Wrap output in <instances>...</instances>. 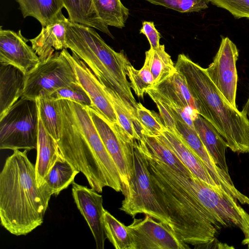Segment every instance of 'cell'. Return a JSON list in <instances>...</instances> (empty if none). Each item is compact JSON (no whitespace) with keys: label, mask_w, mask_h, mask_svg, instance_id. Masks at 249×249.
I'll use <instances>...</instances> for the list:
<instances>
[{"label":"cell","mask_w":249,"mask_h":249,"mask_svg":"<svg viewBox=\"0 0 249 249\" xmlns=\"http://www.w3.org/2000/svg\"><path fill=\"white\" fill-rule=\"evenodd\" d=\"M144 63L153 75L154 87L177 71L171 56L165 51L164 45L157 49L150 48L145 52Z\"/></svg>","instance_id":"cell-26"},{"label":"cell","mask_w":249,"mask_h":249,"mask_svg":"<svg viewBox=\"0 0 249 249\" xmlns=\"http://www.w3.org/2000/svg\"><path fill=\"white\" fill-rule=\"evenodd\" d=\"M180 13L199 12L208 7L210 0H145Z\"/></svg>","instance_id":"cell-35"},{"label":"cell","mask_w":249,"mask_h":249,"mask_svg":"<svg viewBox=\"0 0 249 249\" xmlns=\"http://www.w3.org/2000/svg\"><path fill=\"white\" fill-rule=\"evenodd\" d=\"M157 137L174 152L194 175L207 184L219 188L203 162L177 132L165 129L160 135Z\"/></svg>","instance_id":"cell-18"},{"label":"cell","mask_w":249,"mask_h":249,"mask_svg":"<svg viewBox=\"0 0 249 249\" xmlns=\"http://www.w3.org/2000/svg\"><path fill=\"white\" fill-rule=\"evenodd\" d=\"M134 141L133 174L119 209L134 218L139 213L149 215L171 228L170 220L157 199L144 157Z\"/></svg>","instance_id":"cell-8"},{"label":"cell","mask_w":249,"mask_h":249,"mask_svg":"<svg viewBox=\"0 0 249 249\" xmlns=\"http://www.w3.org/2000/svg\"><path fill=\"white\" fill-rule=\"evenodd\" d=\"M241 111L243 114L247 117L249 121V97L245 105L243 106Z\"/></svg>","instance_id":"cell-39"},{"label":"cell","mask_w":249,"mask_h":249,"mask_svg":"<svg viewBox=\"0 0 249 249\" xmlns=\"http://www.w3.org/2000/svg\"><path fill=\"white\" fill-rule=\"evenodd\" d=\"M61 128L57 142L65 160L87 179L90 187L101 193L105 187L121 191V181L115 163L101 156L80 130L69 101L59 100Z\"/></svg>","instance_id":"cell-5"},{"label":"cell","mask_w":249,"mask_h":249,"mask_svg":"<svg viewBox=\"0 0 249 249\" xmlns=\"http://www.w3.org/2000/svg\"><path fill=\"white\" fill-rule=\"evenodd\" d=\"M238 51L228 37H223L213 61L205 69L206 72L223 97L237 107L236 96L238 75L236 63Z\"/></svg>","instance_id":"cell-12"},{"label":"cell","mask_w":249,"mask_h":249,"mask_svg":"<svg viewBox=\"0 0 249 249\" xmlns=\"http://www.w3.org/2000/svg\"><path fill=\"white\" fill-rule=\"evenodd\" d=\"M39 117L48 133L57 141L61 128L59 101L51 95L40 94L36 98Z\"/></svg>","instance_id":"cell-27"},{"label":"cell","mask_w":249,"mask_h":249,"mask_svg":"<svg viewBox=\"0 0 249 249\" xmlns=\"http://www.w3.org/2000/svg\"><path fill=\"white\" fill-rule=\"evenodd\" d=\"M91 119L108 152L118 168L123 194L133 174L135 140L130 138L118 123L110 124L92 107H88Z\"/></svg>","instance_id":"cell-10"},{"label":"cell","mask_w":249,"mask_h":249,"mask_svg":"<svg viewBox=\"0 0 249 249\" xmlns=\"http://www.w3.org/2000/svg\"><path fill=\"white\" fill-rule=\"evenodd\" d=\"M21 34L0 27V63L14 66L25 74L39 62V58Z\"/></svg>","instance_id":"cell-16"},{"label":"cell","mask_w":249,"mask_h":249,"mask_svg":"<svg viewBox=\"0 0 249 249\" xmlns=\"http://www.w3.org/2000/svg\"><path fill=\"white\" fill-rule=\"evenodd\" d=\"M175 67L185 78L198 114L213 124L232 151L249 153V121L223 97L205 69L184 54L178 55Z\"/></svg>","instance_id":"cell-3"},{"label":"cell","mask_w":249,"mask_h":249,"mask_svg":"<svg viewBox=\"0 0 249 249\" xmlns=\"http://www.w3.org/2000/svg\"><path fill=\"white\" fill-rule=\"evenodd\" d=\"M195 129L216 164L229 174L226 159V142L208 120L198 114L194 120Z\"/></svg>","instance_id":"cell-20"},{"label":"cell","mask_w":249,"mask_h":249,"mask_svg":"<svg viewBox=\"0 0 249 249\" xmlns=\"http://www.w3.org/2000/svg\"><path fill=\"white\" fill-rule=\"evenodd\" d=\"M159 160L164 169L189 190L222 227L238 228L244 235L242 244L249 247V214L234 197L218 187L207 184L194 174L187 176L180 174Z\"/></svg>","instance_id":"cell-6"},{"label":"cell","mask_w":249,"mask_h":249,"mask_svg":"<svg viewBox=\"0 0 249 249\" xmlns=\"http://www.w3.org/2000/svg\"><path fill=\"white\" fill-rule=\"evenodd\" d=\"M140 33L146 37L150 45V48L157 49L160 45V35L156 29L153 22L143 21L142 27L140 30Z\"/></svg>","instance_id":"cell-38"},{"label":"cell","mask_w":249,"mask_h":249,"mask_svg":"<svg viewBox=\"0 0 249 249\" xmlns=\"http://www.w3.org/2000/svg\"><path fill=\"white\" fill-rule=\"evenodd\" d=\"M76 82H78L72 66L61 51L55 52L25 74L21 98L36 99L42 93L52 95Z\"/></svg>","instance_id":"cell-9"},{"label":"cell","mask_w":249,"mask_h":249,"mask_svg":"<svg viewBox=\"0 0 249 249\" xmlns=\"http://www.w3.org/2000/svg\"><path fill=\"white\" fill-rule=\"evenodd\" d=\"M80 173L66 160L57 161L50 171L44 182L52 195L57 196L74 182Z\"/></svg>","instance_id":"cell-30"},{"label":"cell","mask_w":249,"mask_h":249,"mask_svg":"<svg viewBox=\"0 0 249 249\" xmlns=\"http://www.w3.org/2000/svg\"><path fill=\"white\" fill-rule=\"evenodd\" d=\"M146 93L156 104L166 129L173 132H177L176 121L166 103L153 88L148 89L146 91Z\"/></svg>","instance_id":"cell-36"},{"label":"cell","mask_w":249,"mask_h":249,"mask_svg":"<svg viewBox=\"0 0 249 249\" xmlns=\"http://www.w3.org/2000/svg\"><path fill=\"white\" fill-rule=\"evenodd\" d=\"M103 87L113 106L118 124L130 138L140 141L142 129L135 115L113 90Z\"/></svg>","instance_id":"cell-29"},{"label":"cell","mask_w":249,"mask_h":249,"mask_svg":"<svg viewBox=\"0 0 249 249\" xmlns=\"http://www.w3.org/2000/svg\"><path fill=\"white\" fill-rule=\"evenodd\" d=\"M153 89L177 106L198 113L196 103L185 79L177 71Z\"/></svg>","instance_id":"cell-22"},{"label":"cell","mask_w":249,"mask_h":249,"mask_svg":"<svg viewBox=\"0 0 249 249\" xmlns=\"http://www.w3.org/2000/svg\"><path fill=\"white\" fill-rule=\"evenodd\" d=\"M69 19L92 27L113 37L109 29L99 18L93 0H61Z\"/></svg>","instance_id":"cell-24"},{"label":"cell","mask_w":249,"mask_h":249,"mask_svg":"<svg viewBox=\"0 0 249 249\" xmlns=\"http://www.w3.org/2000/svg\"><path fill=\"white\" fill-rule=\"evenodd\" d=\"M104 222L107 238L116 249H132L127 226L105 210Z\"/></svg>","instance_id":"cell-31"},{"label":"cell","mask_w":249,"mask_h":249,"mask_svg":"<svg viewBox=\"0 0 249 249\" xmlns=\"http://www.w3.org/2000/svg\"><path fill=\"white\" fill-rule=\"evenodd\" d=\"M36 150V180L38 186L40 187L55 163L65 160L60 151L56 141L45 129L39 117Z\"/></svg>","instance_id":"cell-19"},{"label":"cell","mask_w":249,"mask_h":249,"mask_svg":"<svg viewBox=\"0 0 249 249\" xmlns=\"http://www.w3.org/2000/svg\"><path fill=\"white\" fill-rule=\"evenodd\" d=\"M71 191L74 202L92 232L97 249H104L107 238L104 222L106 210L103 205L102 196L92 188L74 181Z\"/></svg>","instance_id":"cell-15"},{"label":"cell","mask_w":249,"mask_h":249,"mask_svg":"<svg viewBox=\"0 0 249 249\" xmlns=\"http://www.w3.org/2000/svg\"><path fill=\"white\" fill-rule=\"evenodd\" d=\"M136 119L141 127L142 134L159 136L166 129L160 116L155 111L145 107L141 103L137 104Z\"/></svg>","instance_id":"cell-32"},{"label":"cell","mask_w":249,"mask_h":249,"mask_svg":"<svg viewBox=\"0 0 249 249\" xmlns=\"http://www.w3.org/2000/svg\"><path fill=\"white\" fill-rule=\"evenodd\" d=\"M149 215L144 218L135 217L127 226L132 249H188L190 247L182 241L169 227L157 221Z\"/></svg>","instance_id":"cell-11"},{"label":"cell","mask_w":249,"mask_h":249,"mask_svg":"<svg viewBox=\"0 0 249 249\" xmlns=\"http://www.w3.org/2000/svg\"><path fill=\"white\" fill-rule=\"evenodd\" d=\"M61 52L73 67L78 83L91 101L92 108L110 124L118 123L103 86L90 69L74 53L70 54L67 49H63Z\"/></svg>","instance_id":"cell-14"},{"label":"cell","mask_w":249,"mask_h":249,"mask_svg":"<svg viewBox=\"0 0 249 249\" xmlns=\"http://www.w3.org/2000/svg\"><path fill=\"white\" fill-rule=\"evenodd\" d=\"M38 124L36 99L20 98L0 117V149H36Z\"/></svg>","instance_id":"cell-7"},{"label":"cell","mask_w":249,"mask_h":249,"mask_svg":"<svg viewBox=\"0 0 249 249\" xmlns=\"http://www.w3.org/2000/svg\"><path fill=\"white\" fill-rule=\"evenodd\" d=\"M139 141L151 154L178 173L187 176L193 174L174 152L158 137L142 134Z\"/></svg>","instance_id":"cell-25"},{"label":"cell","mask_w":249,"mask_h":249,"mask_svg":"<svg viewBox=\"0 0 249 249\" xmlns=\"http://www.w3.org/2000/svg\"><path fill=\"white\" fill-rule=\"evenodd\" d=\"M24 18L32 17L42 27L55 21L64 15L61 0H15Z\"/></svg>","instance_id":"cell-23"},{"label":"cell","mask_w":249,"mask_h":249,"mask_svg":"<svg viewBox=\"0 0 249 249\" xmlns=\"http://www.w3.org/2000/svg\"><path fill=\"white\" fill-rule=\"evenodd\" d=\"M97 15L107 27L122 29L129 15V10L121 0H93Z\"/></svg>","instance_id":"cell-28"},{"label":"cell","mask_w":249,"mask_h":249,"mask_svg":"<svg viewBox=\"0 0 249 249\" xmlns=\"http://www.w3.org/2000/svg\"><path fill=\"white\" fill-rule=\"evenodd\" d=\"M136 143L145 158L157 199L170 220L171 230L184 243L196 248L216 241L222 226L157 158L139 141Z\"/></svg>","instance_id":"cell-2"},{"label":"cell","mask_w":249,"mask_h":249,"mask_svg":"<svg viewBox=\"0 0 249 249\" xmlns=\"http://www.w3.org/2000/svg\"><path fill=\"white\" fill-rule=\"evenodd\" d=\"M28 151L14 150L0 173V224L16 236L26 235L43 223L52 196L45 183L38 186Z\"/></svg>","instance_id":"cell-1"},{"label":"cell","mask_w":249,"mask_h":249,"mask_svg":"<svg viewBox=\"0 0 249 249\" xmlns=\"http://www.w3.org/2000/svg\"><path fill=\"white\" fill-rule=\"evenodd\" d=\"M56 100H67L73 101L88 107H92L91 101L78 82L61 88L52 95Z\"/></svg>","instance_id":"cell-34"},{"label":"cell","mask_w":249,"mask_h":249,"mask_svg":"<svg viewBox=\"0 0 249 249\" xmlns=\"http://www.w3.org/2000/svg\"><path fill=\"white\" fill-rule=\"evenodd\" d=\"M210 2L227 10L235 18H249V0H210Z\"/></svg>","instance_id":"cell-37"},{"label":"cell","mask_w":249,"mask_h":249,"mask_svg":"<svg viewBox=\"0 0 249 249\" xmlns=\"http://www.w3.org/2000/svg\"><path fill=\"white\" fill-rule=\"evenodd\" d=\"M176 125L178 135L203 162L218 187L232 196L242 204H248L249 197L235 187L230 174L216 164L196 130L178 121H176Z\"/></svg>","instance_id":"cell-13"},{"label":"cell","mask_w":249,"mask_h":249,"mask_svg":"<svg viewBox=\"0 0 249 249\" xmlns=\"http://www.w3.org/2000/svg\"><path fill=\"white\" fill-rule=\"evenodd\" d=\"M66 49H70L83 60L102 85L113 90L136 117L138 103L126 77L131 64L123 51H114L94 28L69 19Z\"/></svg>","instance_id":"cell-4"},{"label":"cell","mask_w":249,"mask_h":249,"mask_svg":"<svg viewBox=\"0 0 249 249\" xmlns=\"http://www.w3.org/2000/svg\"><path fill=\"white\" fill-rule=\"evenodd\" d=\"M25 74L11 65H0V117L20 98Z\"/></svg>","instance_id":"cell-21"},{"label":"cell","mask_w":249,"mask_h":249,"mask_svg":"<svg viewBox=\"0 0 249 249\" xmlns=\"http://www.w3.org/2000/svg\"><path fill=\"white\" fill-rule=\"evenodd\" d=\"M127 76L131 88L136 95L140 97L143 98L146 91L154 87L153 75L148 65L144 62L139 70L130 65L127 68Z\"/></svg>","instance_id":"cell-33"},{"label":"cell","mask_w":249,"mask_h":249,"mask_svg":"<svg viewBox=\"0 0 249 249\" xmlns=\"http://www.w3.org/2000/svg\"><path fill=\"white\" fill-rule=\"evenodd\" d=\"M69 18L64 15L47 25L42 27L40 32L35 37L30 39L32 47L43 62L50 57L55 51L66 49V34Z\"/></svg>","instance_id":"cell-17"}]
</instances>
